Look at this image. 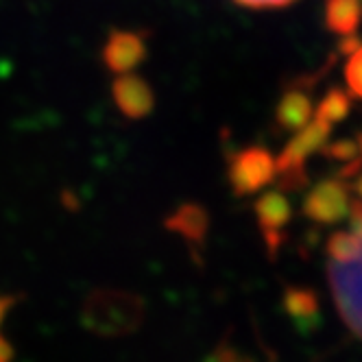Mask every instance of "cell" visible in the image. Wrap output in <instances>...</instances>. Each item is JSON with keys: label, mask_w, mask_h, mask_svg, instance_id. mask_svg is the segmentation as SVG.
<instances>
[{"label": "cell", "mask_w": 362, "mask_h": 362, "mask_svg": "<svg viewBox=\"0 0 362 362\" xmlns=\"http://www.w3.org/2000/svg\"><path fill=\"white\" fill-rule=\"evenodd\" d=\"M86 317L92 329L105 334L129 332L140 321V301L124 293H96L90 297Z\"/></svg>", "instance_id": "1"}, {"label": "cell", "mask_w": 362, "mask_h": 362, "mask_svg": "<svg viewBox=\"0 0 362 362\" xmlns=\"http://www.w3.org/2000/svg\"><path fill=\"white\" fill-rule=\"evenodd\" d=\"M275 179V160L262 146H251L231 158L229 184L238 197L262 190Z\"/></svg>", "instance_id": "2"}, {"label": "cell", "mask_w": 362, "mask_h": 362, "mask_svg": "<svg viewBox=\"0 0 362 362\" xmlns=\"http://www.w3.org/2000/svg\"><path fill=\"white\" fill-rule=\"evenodd\" d=\"M349 210V188L343 179H325L308 192L303 214L321 225L341 223Z\"/></svg>", "instance_id": "3"}, {"label": "cell", "mask_w": 362, "mask_h": 362, "mask_svg": "<svg viewBox=\"0 0 362 362\" xmlns=\"http://www.w3.org/2000/svg\"><path fill=\"white\" fill-rule=\"evenodd\" d=\"M329 138V124L321 118H315L305 127L299 129V134L288 142V146L281 151L275 162V173H284L291 168H303L305 160L313 153L321 151Z\"/></svg>", "instance_id": "4"}, {"label": "cell", "mask_w": 362, "mask_h": 362, "mask_svg": "<svg viewBox=\"0 0 362 362\" xmlns=\"http://www.w3.org/2000/svg\"><path fill=\"white\" fill-rule=\"evenodd\" d=\"M112 94L116 100V107L127 118H134V120L148 116L155 105V96L148 83L132 72L118 74V79L114 81V88H112Z\"/></svg>", "instance_id": "5"}, {"label": "cell", "mask_w": 362, "mask_h": 362, "mask_svg": "<svg viewBox=\"0 0 362 362\" xmlns=\"http://www.w3.org/2000/svg\"><path fill=\"white\" fill-rule=\"evenodd\" d=\"M144 59V40L136 33H114L105 48H103V62L118 74H127L138 68Z\"/></svg>", "instance_id": "6"}, {"label": "cell", "mask_w": 362, "mask_h": 362, "mask_svg": "<svg viewBox=\"0 0 362 362\" xmlns=\"http://www.w3.org/2000/svg\"><path fill=\"white\" fill-rule=\"evenodd\" d=\"M208 225H210L208 212L197 203L181 205L179 210H175V214L166 218V227L175 231V234L184 236L186 240H190L192 245L203 243L205 234H208Z\"/></svg>", "instance_id": "7"}, {"label": "cell", "mask_w": 362, "mask_h": 362, "mask_svg": "<svg viewBox=\"0 0 362 362\" xmlns=\"http://www.w3.org/2000/svg\"><path fill=\"white\" fill-rule=\"evenodd\" d=\"M255 216H257V225H260L262 234H267V231H281L286 227L293 216V210H291L288 199L284 197V192L271 190L255 201Z\"/></svg>", "instance_id": "8"}, {"label": "cell", "mask_w": 362, "mask_h": 362, "mask_svg": "<svg viewBox=\"0 0 362 362\" xmlns=\"http://www.w3.org/2000/svg\"><path fill=\"white\" fill-rule=\"evenodd\" d=\"M310 116H313V103L301 90H291L288 94H284L275 112L277 124L281 129H288V132H299L310 122Z\"/></svg>", "instance_id": "9"}, {"label": "cell", "mask_w": 362, "mask_h": 362, "mask_svg": "<svg viewBox=\"0 0 362 362\" xmlns=\"http://www.w3.org/2000/svg\"><path fill=\"white\" fill-rule=\"evenodd\" d=\"M284 308L299 327H313L319 321V297L310 288H286Z\"/></svg>", "instance_id": "10"}, {"label": "cell", "mask_w": 362, "mask_h": 362, "mask_svg": "<svg viewBox=\"0 0 362 362\" xmlns=\"http://www.w3.org/2000/svg\"><path fill=\"white\" fill-rule=\"evenodd\" d=\"M325 24L332 33L354 35L360 24V3L358 0H327Z\"/></svg>", "instance_id": "11"}, {"label": "cell", "mask_w": 362, "mask_h": 362, "mask_svg": "<svg viewBox=\"0 0 362 362\" xmlns=\"http://www.w3.org/2000/svg\"><path fill=\"white\" fill-rule=\"evenodd\" d=\"M327 253L332 260L343 264L362 260V240L349 234V231H336L327 240Z\"/></svg>", "instance_id": "12"}, {"label": "cell", "mask_w": 362, "mask_h": 362, "mask_svg": "<svg viewBox=\"0 0 362 362\" xmlns=\"http://www.w3.org/2000/svg\"><path fill=\"white\" fill-rule=\"evenodd\" d=\"M349 107H351L349 96H347L343 90L334 88V90H329V92L321 98L319 107H317V118L325 120L327 124L341 122V120L349 114Z\"/></svg>", "instance_id": "13"}, {"label": "cell", "mask_w": 362, "mask_h": 362, "mask_svg": "<svg viewBox=\"0 0 362 362\" xmlns=\"http://www.w3.org/2000/svg\"><path fill=\"white\" fill-rule=\"evenodd\" d=\"M345 79L349 90L362 98V46L356 50V53L349 55L347 68H345Z\"/></svg>", "instance_id": "14"}, {"label": "cell", "mask_w": 362, "mask_h": 362, "mask_svg": "<svg viewBox=\"0 0 362 362\" xmlns=\"http://www.w3.org/2000/svg\"><path fill=\"white\" fill-rule=\"evenodd\" d=\"M323 148L329 160H339V162H351L360 155L358 142H354V140H339V142L323 146Z\"/></svg>", "instance_id": "15"}, {"label": "cell", "mask_w": 362, "mask_h": 362, "mask_svg": "<svg viewBox=\"0 0 362 362\" xmlns=\"http://www.w3.org/2000/svg\"><path fill=\"white\" fill-rule=\"evenodd\" d=\"M349 234L362 240V201H349Z\"/></svg>", "instance_id": "16"}, {"label": "cell", "mask_w": 362, "mask_h": 362, "mask_svg": "<svg viewBox=\"0 0 362 362\" xmlns=\"http://www.w3.org/2000/svg\"><path fill=\"white\" fill-rule=\"evenodd\" d=\"M238 5L245 7H253V9H264V7H284V5H291L293 0H236Z\"/></svg>", "instance_id": "17"}, {"label": "cell", "mask_w": 362, "mask_h": 362, "mask_svg": "<svg viewBox=\"0 0 362 362\" xmlns=\"http://www.w3.org/2000/svg\"><path fill=\"white\" fill-rule=\"evenodd\" d=\"M11 358H13V347L5 336L0 334V362H11Z\"/></svg>", "instance_id": "18"}, {"label": "cell", "mask_w": 362, "mask_h": 362, "mask_svg": "<svg viewBox=\"0 0 362 362\" xmlns=\"http://www.w3.org/2000/svg\"><path fill=\"white\" fill-rule=\"evenodd\" d=\"M360 46H362V44H360L358 37L345 35V40H343V44H341V50H343V53H347V55H351V53H356V50H358Z\"/></svg>", "instance_id": "19"}, {"label": "cell", "mask_w": 362, "mask_h": 362, "mask_svg": "<svg viewBox=\"0 0 362 362\" xmlns=\"http://www.w3.org/2000/svg\"><path fill=\"white\" fill-rule=\"evenodd\" d=\"M13 305V299L11 297H7V295H0V325L5 323V317H7V313H9V308Z\"/></svg>", "instance_id": "20"}, {"label": "cell", "mask_w": 362, "mask_h": 362, "mask_svg": "<svg viewBox=\"0 0 362 362\" xmlns=\"http://www.w3.org/2000/svg\"><path fill=\"white\" fill-rule=\"evenodd\" d=\"M356 190H358V194L362 197V175L358 177V181H356Z\"/></svg>", "instance_id": "21"}, {"label": "cell", "mask_w": 362, "mask_h": 362, "mask_svg": "<svg viewBox=\"0 0 362 362\" xmlns=\"http://www.w3.org/2000/svg\"><path fill=\"white\" fill-rule=\"evenodd\" d=\"M358 148H360V153H362V136H360V142H358Z\"/></svg>", "instance_id": "22"}]
</instances>
